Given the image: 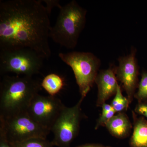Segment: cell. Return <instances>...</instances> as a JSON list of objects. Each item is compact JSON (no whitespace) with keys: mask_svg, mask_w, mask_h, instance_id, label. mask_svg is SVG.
I'll return each instance as SVG.
<instances>
[{"mask_svg":"<svg viewBox=\"0 0 147 147\" xmlns=\"http://www.w3.org/2000/svg\"><path fill=\"white\" fill-rule=\"evenodd\" d=\"M63 79L55 73H50L44 77L41 82L42 88L48 93L49 95L55 96L63 87Z\"/></svg>","mask_w":147,"mask_h":147,"instance_id":"cell-13","label":"cell"},{"mask_svg":"<svg viewBox=\"0 0 147 147\" xmlns=\"http://www.w3.org/2000/svg\"><path fill=\"white\" fill-rule=\"evenodd\" d=\"M59 56L72 69L81 98L84 99L95 82L101 65L100 59L90 52L60 53Z\"/></svg>","mask_w":147,"mask_h":147,"instance_id":"cell-4","label":"cell"},{"mask_svg":"<svg viewBox=\"0 0 147 147\" xmlns=\"http://www.w3.org/2000/svg\"><path fill=\"white\" fill-rule=\"evenodd\" d=\"M42 88L32 76L5 75L0 84V117L27 113L29 105Z\"/></svg>","mask_w":147,"mask_h":147,"instance_id":"cell-2","label":"cell"},{"mask_svg":"<svg viewBox=\"0 0 147 147\" xmlns=\"http://www.w3.org/2000/svg\"><path fill=\"white\" fill-rule=\"evenodd\" d=\"M134 131L129 142L131 147H147V121L144 118H137L132 112Z\"/></svg>","mask_w":147,"mask_h":147,"instance_id":"cell-12","label":"cell"},{"mask_svg":"<svg viewBox=\"0 0 147 147\" xmlns=\"http://www.w3.org/2000/svg\"><path fill=\"white\" fill-rule=\"evenodd\" d=\"M0 127L11 143L22 142L31 138L47 139L50 131L34 121L27 113L7 118L0 117Z\"/></svg>","mask_w":147,"mask_h":147,"instance_id":"cell-6","label":"cell"},{"mask_svg":"<svg viewBox=\"0 0 147 147\" xmlns=\"http://www.w3.org/2000/svg\"><path fill=\"white\" fill-rule=\"evenodd\" d=\"M0 147H13L7 138L3 129L1 127H0Z\"/></svg>","mask_w":147,"mask_h":147,"instance_id":"cell-20","label":"cell"},{"mask_svg":"<svg viewBox=\"0 0 147 147\" xmlns=\"http://www.w3.org/2000/svg\"><path fill=\"white\" fill-rule=\"evenodd\" d=\"M84 98L71 107L65 106L51 129L54 135L52 141L54 146L70 147L79 134L82 115L81 105Z\"/></svg>","mask_w":147,"mask_h":147,"instance_id":"cell-7","label":"cell"},{"mask_svg":"<svg viewBox=\"0 0 147 147\" xmlns=\"http://www.w3.org/2000/svg\"><path fill=\"white\" fill-rule=\"evenodd\" d=\"M138 90L135 93L134 97L138 100V102L147 101V72H142V78L138 85Z\"/></svg>","mask_w":147,"mask_h":147,"instance_id":"cell-16","label":"cell"},{"mask_svg":"<svg viewBox=\"0 0 147 147\" xmlns=\"http://www.w3.org/2000/svg\"><path fill=\"white\" fill-rule=\"evenodd\" d=\"M56 23L51 26L50 38L57 44L74 49L86 25L87 10L75 0L62 6Z\"/></svg>","mask_w":147,"mask_h":147,"instance_id":"cell-3","label":"cell"},{"mask_svg":"<svg viewBox=\"0 0 147 147\" xmlns=\"http://www.w3.org/2000/svg\"><path fill=\"white\" fill-rule=\"evenodd\" d=\"M45 3V8L47 9V12L49 15L51 13L52 9L55 7H57L59 9L62 6L59 3V1L57 0H44L42 1Z\"/></svg>","mask_w":147,"mask_h":147,"instance_id":"cell-18","label":"cell"},{"mask_svg":"<svg viewBox=\"0 0 147 147\" xmlns=\"http://www.w3.org/2000/svg\"><path fill=\"white\" fill-rule=\"evenodd\" d=\"M65 105L56 96L37 94L32 99L27 113L32 119L51 131Z\"/></svg>","mask_w":147,"mask_h":147,"instance_id":"cell-8","label":"cell"},{"mask_svg":"<svg viewBox=\"0 0 147 147\" xmlns=\"http://www.w3.org/2000/svg\"><path fill=\"white\" fill-rule=\"evenodd\" d=\"M115 69V66L110 65L107 69L101 70L98 74L95 82L98 90L96 101L97 107H101L106 100L116 94L119 84Z\"/></svg>","mask_w":147,"mask_h":147,"instance_id":"cell-10","label":"cell"},{"mask_svg":"<svg viewBox=\"0 0 147 147\" xmlns=\"http://www.w3.org/2000/svg\"><path fill=\"white\" fill-rule=\"evenodd\" d=\"M76 147H111L109 146H105L104 145L98 144H88L81 145Z\"/></svg>","mask_w":147,"mask_h":147,"instance_id":"cell-21","label":"cell"},{"mask_svg":"<svg viewBox=\"0 0 147 147\" xmlns=\"http://www.w3.org/2000/svg\"><path fill=\"white\" fill-rule=\"evenodd\" d=\"M136 48L131 47L130 54L119 58V65L115 66V69L117 80L122 84L130 103L133 100L139 84V67L136 57Z\"/></svg>","mask_w":147,"mask_h":147,"instance_id":"cell-9","label":"cell"},{"mask_svg":"<svg viewBox=\"0 0 147 147\" xmlns=\"http://www.w3.org/2000/svg\"><path fill=\"white\" fill-rule=\"evenodd\" d=\"M13 147H53L52 142L47 139L42 138H33L21 142L11 143Z\"/></svg>","mask_w":147,"mask_h":147,"instance_id":"cell-14","label":"cell"},{"mask_svg":"<svg viewBox=\"0 0 147 147\" xmlns=\"http://www.w3.org/2000/svg\"><path fill=\"white\" fill-rule=\"evenodd\" d=\"M45 60L36 52L28 48L0 50V73L32 77L39 73Z\"/></svg>","mask_w":147,"mask_h":147,"instance_id":"cell-5","label":"cell"},{"mask_svg":"<svg viewBox=\"0 0 147 147\" xmlns=\"http://www.w3.org/2000/svg\"><path fill=\"white\" fill-rule=\"evenodd\" d=\"M49 15L42 1H0V50L28 48L48 59Z\"/></svg>","mask_w":147,"mask_h":147,"instance_id":"cell-1","label":"cell"},{"mask_svg":"<svg viewBox=\"0 0 147 147\" xmlns=\"http://www.w3.org/2000/svg\"><path fill=\"white\" fill-rule=\"evenodd\" d=\"M129 103L127 98L122 94L121 86L119 84L115 96L111 105L116 113H119L127 110Z\"/></svg>","mask_w":147,"mask_h":147,"instance_id":"cell-15","label":"cell"},{"mask_svg":"<svg viewBox=\"0 0 147 147\" xmlns=\"http://www.w3.org/2000/svg\"><path fill=\"white\" fill-rule=\"evenodd\" d=\"M106 128L114 137L123 139L127 137L132 128L131 122L124 113H119L106 124Z\"/></svg>","mask_w":147,"mask_h":147,"instance_id":"cell-11","label":"cell"},{"mask_svg":"<svg viewBox=\"0 0 147 147\" xmlns=\"http://www.w3.org/2000/svg\"><path fill=\"white\" fill-rule=\"evenodd\" d=\"M135 113L147 118V101L139 102L135 108Z\"/></svg>","mask_w":147,"mask_h":147,"instance_id":"cell-19","label":"cell"},{"mask_svg":"<svg viewBox=\"0 0 147 147\" xmlns=\"http://www.w3.org/2000/svg\"><path fill=\"white\" fill-rule=\"evenodd\" d=\"M116 112L114 109L109 111H102V114L97 121L95 126L96 129L101 126H105L106 124L115 116Z\"/></svg>","mask_w":147,"mask_h":147,"instance_id":"cell-17","label":"cell"}]
</instances>
